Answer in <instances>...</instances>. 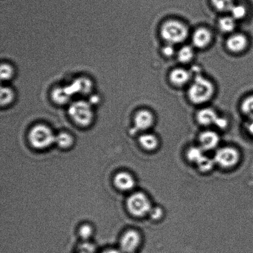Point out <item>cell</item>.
<instances>
[{"label":"cell","instance_id":"cell-5","mask_svg":"<svg viewBox=\"0 0 253 253\" xmlns=\"http://www.w3.org/2000/svg\"><path fill=\"white\" fill-rule=\"evenodd\" d=\"M126 207L131 214L138 217L148 214L152 208L147 196L141 192L130 195L126 201Z\"/></svg>","mask_w":253,"mask_h":253},{"label":"cell","instance_id":"cell-21","mask_svg":"<svg viewBox=\"0 0 253 253\" xmlns=\"http://www.w3.org/2000/svg\"><path fill=\"white\" fill-rule=\"evenodd\" d=\"M215 163L214 159H211L204 156L196 164L197 165L198 169L202 172H208L214 168Z\"/></svg>","mask_w":253,"mask_h":253},{"label":"cell","instance_id":"cell-2","mask_svg":"<svg viewBox=\"0 0 253 253\" xmlns=\"http://www.w3.org/2000/svg\"><path fill=\"white\" fill-rule=\"evenodd\" d=\"M161 35L168 43L173 45L182 43L187 39L188 30L182 22L170 19L166 21L161 26Z\"/></svg>","mask_w":253,"mask_h":253},{"label":"cell","instance_id":"cell-1","mask_svg":"<svg viewBox=\"0 0 253 253\" xmlns=\"http://www.w3.org/2000/svg\"><path fill=\"white\" fill-rule=\"evenodd\" d=\"M214 90V86L211 82L198 75L188 89V96L191 102L195 105H202L211 100Z\"/></svg>","mask_w":253,"mask_h":253},{"label":"cell","instance_id":"cell-17","mask_svg":"<svg viewBox=\"0 0 253 253\" xmlns=\"http://www.w3.org/2000/svg\"><path fill=\"white\" fill-rule=\"evenodd\" d=\"M220 31L224 33H230L234 31L236 27V20L230 16H225L222 17L218 22Z\"/></svg>","mask_w":253,"mask_h":253},{"label":"cell","instance_id":"cell-31","mask_svg":"<svg viewBox=\"0 0 253 253\" xmlns=\"http://www.w3.org/2000/svg\"><path fill=\"white\" fill-rule=\"evenodd\" d=\"M214 125L220 129H224L228 126V121L226 119L221 117H218Z\"/></svg>","mask_w":253,"mask_h":253},{"label":"cell","instance_id":"cell-30","mask_svg":"<svg viewBox=\"0 0 253 253\" xmlns=\"http://www.w3.org/2000/svg\"><path fill=\"white\" fill-rule=\"evenodd\" d=\"M163 54L166 57H171L175 53V49L173 44L168 43L167 45L163 47L162 49Z\"/></svg>","mask_w":253,"mask_h":253},{"label":"cell","instance_id":"cell-24","mask_svg":"<svg viewBox=\"0 0 253 253\" xmlns=\"http://www.w3.org/2000/svg\"><path fill=\"white\" fill-rule=\"evenodd\" d=\"M14 93L11 88L9 87L1 88V94H0V103L2 106L9 105L13 100Z\"/></svg>","mask_w":253,"mask_h":253},{"label":"cell","instance_id":"cell-14","mask_svg":"<svg viewBox=\"0 0 253 253\" xmlns=\"http://www.w3.org/2000/svg\"><path fill=\"white\" fill-rule=\"evenodd\" d=\"M219 117L215 111L211 108H203L198 111L197 119L198 123L203 126L214 125Z\"/></svg>","mask_w":253,"mask_h":253},{"label":"cell","instance_id":"cell-23","mask_svg":"<svg viewBox=\"0 0 253 253\" xmlns=\"http://www.w3.org/2000/svg\"><path fill=\"white\" fill-rule=\"evenodd\" d=\"M211 2L217 11L221 12H230L234 5V0H211Z\"/></svg>","mask_w":253,"mask_h":253},{"label":"cell","instance_id":"cell-22","mask_svg":"<svg viewBox=\"0 0 253 253\" xmlns=\"http://www.w3.org/2000/svg\"><path fill=\"white\" fill-rule=\"evenodd\" d=\"M204 156V150L200 146L189 148L187 153L188 161L195 164H197Z\"/></svg>","mask_w":253,"mask_h":253},{"label":"cell","instance_id":"cell-16","mask_svg":"<svg viewBox=\"0 0 253 253\" xmlns=\"http://www.w3.org/2000/svg\"><path fill=\"white\" fill-rule=\"evenodd\" d=\"M139 142L142 148L147 151L155 150L158 147L159 141L153 134L145 133L139 138Z\"/></svg>","mask_w":253,"mask_h":253},{"label":"cell","instance_id":"cell-28","mask_svg":"<svg viewBox=\"0 0 253 253\" xmlns=\"http://www.w3.org/2000/svg\"><path fill=\"white\" fill-rule=\"evenodd\" d=\"M92 229L89 225H84L80 228L79 230V234L81 237H83L84 239H88L92 234Z\"/></svg>","mask_w":253,"mask_h":253},{"label":"cell","instance_id":"cell-20","mask_svg":"<svg viewBox=\"0 0 253 253\" xmlns=\"http://www.w3.org/2000/svg\"><path fill=\"white\" fill-rule=\"evenodd\" d=\"M56 143L59 147L62 148H68L73 145L74 140L70 134L66 132H61L55 136Z\"/></svg>","mask_w":253,"mask_h":253},{"label":"cell","instance_id":"cell-10","mask_svg":"<svg viewBox=\"0 0 253 253\" xmlns=\"http://www.w3.org/2000/svg\"><path fill=\"white\" fill-rule=\"evenodd\" d=\"M226 45L228 49L232 53H241L247 48L248 39L244 34H233L227 39Z\"/></svg>","mask_w":253,"mask_h":253},{"label":"cell","instance_id":"cell-29","mask_svg":"<svg viewBox=\"0 0 253 253\" xmlns=\"http://www.w3.org/2000/svg\"><path fill=\"white\" fill-rule=\"evenodd\" d=\"M149 214H150L151 219L154 220H158L163 217V211L160 208H152Z\"/></svg>","mask_w":253,"mask_h":253},{"label":"cell","instance_id":"cell-32","mask_svg":"<svg viewBox=\"0 0 253 253\" xmlns=\"http://www.w3.org/2000/svg\"><path fill=\"white\" fill-rule=\"evenodd\" d=\"M248 130L253 135V118H250V120L247 125Z\"/></svg>","mask_w":253,"mask_h":253},{"label":"cell","instance_id":"cell-25","mask_svg":"<svg viewBox=\"0 0 253 253\" xmlns=\"http://www.w3.org/2000/svg\"><path fill=\"white\" fill-rule=\"evenodd\" d=\"M231 16L236 21L242 20L247 16V10L246 7L243 4H235L230 11Z\"/></svg>","mask_w":253,"mask_h":253},{"label":"cell","instance_id":"cell-9","mask_svg":"<svg viewBox=\"0 0 253 253\" xmlns=\"http://www.w3.org/2000/svg\"><path fill=\"white\" fill-rule=\"evenodd\" d=\"M154 116L153 114L148 110H143L136 113L134 118L135 127L138 130H146L153 125Z\"/></svg>","mask_w":253,"mask_h":253},{"label":"cell","instance_id":"cell-7","mask_svg":"<svg viewBox=\"0 0 253 253\" xmlns=\"http://www.w3.org/2000/svg\"><path fill=\"white\" fill-rule=\"evenodd\" d=\"M140 234L135 230H130L124 234L121 240V248L123 252L131 253L135 251L140 244Z\"/></svg>","mask_w":253,"mask_h":253},{"label":"cell","instance_id":"cell-34","mask_svg":"<svg viewBox=\"0 0 253 253\" xmlns=\"http://www.w3.org/2000/svg\"><path fill=\"white\" fill-rule=\"evenodd\" d=\"M80 253H86V252H84L81 251V252H80Z\"/></svg>","mask_w":253,"mask_h":253},{"label":"cell","instance_id":"cell-6","mask_svg":"<svg viewBox=\"0 0 253 253\" xmlns=\"http://www.w3.org/2000/svg\"><path fill=\"white\" fill-rule=\"evenodd\" d=\"M239 153L236 149L232 147L219 149L215 153L214 158L215 164L226 169L234 167L239 163Z\"/></svg>","mask_w":253,"mask_h":253},{"label":"cell","instance_id":"cell-26","mask_svg":"<svg viewBox=\"0 0 253 253\" xmlns=\"http://www.w3.org/2000/svg\"><path fill=\"white\" fill-rule=\"evenodd\" d=\"M241 110L244 115L253 118V95L245 99L242 103Z\"/></svg>","mask_w":253,"mask_h":253},{"label":"cell","instance_id":"cell-33","mask_svg":"<svg viewBox=\"0 0 253 253\" xmlns=\"http://www.w3.org/2000/svg\"><path fill=\"white\" fill-rule=\"evenodd\" d=\"M103 253H121L119 252L118 251H116V250H108V251H106Z\"/></svg>","mask_w":253,"mask_h":253},{"label":"cell","instance_id":"cell-27","mask_svg":"<svg viewBox=\"0 0 253 253\" xmlns=\"http://www.w3.org/2000/svg\"><path fill=\"white\" fill-rule=\"evenodd\" d=\"M13 69L9 64H2L1 69H0V74H1V81H7L11 79L13 76Z\"/></svg>","mask_w":253,"mask_h":253},{"label":"cell","instance_id":"cell-4","mask_svg":"<svg viewBox=\"0 0 253 253\" xmlns=\"http://www.w3.org/2000/svg\"><path fill=\"white\" fill-rule=\"evenodd\" d=\"M69 115L74 123L83 126L90 125L93 119L90 104L84 101H76L72 104L69 109Z\"/></svg>","mask_w":253,"mask_h":253},{"label":"cell","instance_id":"cell-11","mask_svg":"<svg viewBox=\"0 0 253 253\" xmlns=\"http://www.w3.org/2000/svg\"><path fill=\"white\" fill-rule=\"evenodd\" d=\"M219 136L215 131H203L199 138L200 147L204 151L214 150L219 145Z\"/></svg>","mask_w":253,"mask_h":253},{"label":"cell","instance_id":"cell-13","mask_svg":"<svg viewBox=\"0 0 253 253\" xmlns=\"http://www.w3.org/2000/svg\"><path fill=\"white\" fill-rule=\"evenodd\" d=\"M114 182L116 187L122 191L130 190L135 184L132 175L126 172H121L116 174Z\"/></svg>","mask_w":253,"mask_h":253},{"label":"cell","instance_id":"cell-3","mask_svg":"<svg viewBox=\"0 0 253 253\" xmlns=\"http://www.w3.org/2000/svg\"><path fill=\"white\" fill-rule=\"evenodd\" d=\"M29 141L34 148L44 149L55 141V136L51 129L44 125L34 126L29 134Z\"/></svg>","mask_w":253,"mask_h":253},{"label":"cell","instance_id":"cell-15","mask_svg":"<svg viewBox=\"0 0 253 253\" xmlns=\"http://www.w3.org/2000/svg\"><path fill=\"white\" fill-rule=\"evenodd\" d=\"M74 91L71 86L65 88H58L54 90L52 93V98L56 103L59 105H64L70 100Z\"/></svg>","mask_w":253,"mask_h":253},{"label":"cell","instance_id":"cell-18","mask_svg":"<svg viewBox=\"0 0 253 253\" xmlns=\"http://www.w3.org/2000/svg\"><path fill=\"white\" fill-rule=\"evenodd\" d=\"M195 52L192 47L184 46L182 47L178 51V60L183 64L190 63L194 58Z\"/></svg>","mask_w":253,"mask_h":253},{"label":"cell","instance_id":"cell-8","mask_svg":"<svg viewBox=\"0 0 253 253\" xmlns=\"http://www.w3.org/2000/svg\"><path fill=\"white\" fill-rule=\"evenodd\" d=\"M212 35L209 29L202 27L197 30L192 36V43L196 48H207L211 43Z\"/></svg>","mask_w":253,"mask_h":253},{"label":"cell","instance_id":"cell-12","mask_svg":"<svg viewBox=\"0 0 253 253\" xmlns=\"http://www.w3.org/2000/svg\"><path fill=\"white\" fill-rule=\"evenodd\" d=\"M191 74L189 71L183 68L173 69L169 74V80L173 85L184 86L190 81Z\"/></svg>","mask_w":253,"mask_h":253},{"label":"cell","instance_id":"cell-19","mask_svg":"<svg viewBox=\"0 0 253 253\" xmlns=\"http://www.w3.org/2000/svg\"><path fill=\"white\" fill-rule=\"evenodd\" d=\"M71 86L74 93H86L90 91L91 84L87 79H79Z\"/></svg>","mask_w":253,"mask_h":253}]
</instances>
